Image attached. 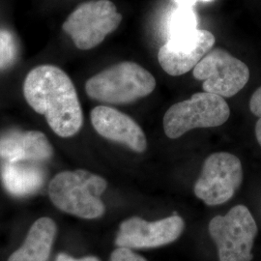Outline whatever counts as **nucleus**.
I'll list each match as a JSON object with an SVG mask.
<instances>
[{"label": "nucleus", "instance_id": "11", "mask_svg": "<svg viewBox=\"0 0 261 261\" xmlns=\"http://www.w3.org/2000/svg\"><path fill=\"white\" fill-rule=\"evenodd\" d=\"M95 130L105 139L118 142L137 153L147 148V140L140 125L129 115L111 107L98 106L90 113Z\"/></svg>", "mask_w": 261, "mask_h": 261}, {"label": "nucleus", "instance_id": "16", "mask_svg": "<svg viewBox=\"0 0 261 261\" xmlns=\"http://www.w3.org/2000/svg\"><path fill=\"white\" fill-rule=\"evenodd\" d=\"M18 55V45L14 35L6 29H0V70L12 65Z\"/></svg>", "mask_w": 261, "mask_h": 261}, {"label": "nucleus", "instance_id": "13", "mask_svg": "<svg viewBox=\"0 0 261 261\" xmlns=\"http://www.w3.org/2000/svg\"><path fill=\"white\" fill-rule=\"evenodd\" d=\"M0 178L6 191L14 196L37 193L45 183V171L35 162H6L0 168Z\"/></svg>", "mask_w": 261, "mask_h": 261}, {"label": "nucleus", "instance_id": "15", "mask_svg": "<svg viewBox=\"0 0 261 261\" xmlns=\"http://www.w3.org/2000/svg\"><path fill=\"white\" fill-rule=\"evenodd\" d=\"M197 19L192 7L178 6L174 10L168 21V37L176 36L196 29Z\"/></svg>", "mask_w": 261, "mask_h": 261}, {"label": "nucleus", "instance_id": "14", "mask_svg": "<svg viewBox=\"0 0 261 261\" xmlns=\"http://www.w3.org/2000/svg\"><path fill=\"white\" fill-rule=\"evenodd\" d=\"M56 233V223L51 219H39L29 229L24 243L8 261H47Z\"/></svg>", "mask_w": 261, "mask_h": 261}, {"label": "nucleus", "instance_id": "4", "mask_svg": "<svg viewBox=\"0 0 261 261\" xmlns=\"http://www.w3.org/2000/svg\"><path fill=\"white\" fill-rule=\"evenodd\" d=\"M229 116L230 109L224 97L203 91L172 105L164 116L163 126L167 137L175 140L194 129L222 126Z\"/></svg>", "mask_w": 261, "mask_h": 261}, {"label": "nucleus", "instance_id": "18", "mask_svg": "<svg viewBox=\"0 0 261 261\" xmlns=\"http://www.w3.org/2000/svg\"><path fill=\"white\" fill-rule=\"evenodd\" d=\"M111 261H147L143 256L133 252L128 248L118 247L112 252Z\"/></svg>", "mask_w": 261, "mask_h": 261}, {"label": "nucleus", "instance_id": "20", "mask_svg": "<svg viewBox=\"0 0 261 261\" xmlns=\"http://www.w3.org/2000/svg\"><path fill=\"white\" fill-rule=\"evenodd\" d=\"M176 3H177L178 6H183V7H192L197 3L198 1H201V2H209L211 0H175Z\"/></svg>", "mask_w": 261, "mask_h": 261}, {"label": "nucleus", "instance_id": "5", "mask_svg": "<svg viewBox=\"0 0 261 261\" xmlns=\"http://www.w3.org/2000/svg\"><path fill=\"white\" fill-rule=\"evenodd\" d=\"M258 229L250 210L236 205L224 216H216L209 223L220 261H252V247Z\"/></svg>", "mask_w": 261, "mask_h": 261}, {"label": "nucleus", "instance_id": "3", "mask_svg": "<svg viewBox=\"0 0 261 261\" xmlns=\"http://www.w3.org/2000/svg\"><path fill=\"white\" fill-rule=\"evenodd\" d=\"M155 87L156 80L146 69L133 61H123L90 77L85 92L95 101L120 105L142 99Z\"/></svg>", "mask_w": 261, "mask_h": 261}, {"label": "nucleus", "instance_id": "8", "mask_svg": "<svg viewBox=\"0 0 261 261\" xmlns=\"http://www.w3.org/2000/svg\"><path fill=\"white\" fill-rule=\"evenodd\" d=\"M193 75L203 82V91L230 98L240 92L248 84L250 69L226 50L215 48L194 68Z\"/></svg>", "mask_w": 261, "mask_h": 261}, {"label": "nucleus", "instance_id": "7", "mask_svg": "<svg viewBox=\"0 0 261 261\" xmlns=\"http://www.w3.org/2000/svg\"><path fill=\"white\" fill-rule=\"evenodd\" d=\"M242 181V164L238 157L228 152H216L204 161L194 193L206 205H221L233 197Z\"/></svg>", "mask_w": 261, "mask_h": 261}, {"label": "nucleus", "instance_id": "19", "mask_svg": "<svg viewBox=\"0 0 261 261\" xmlns=\"http://www.w3.org/2000/svg\"><path fill=\"white\" fill-rule=\"evenodd\" d=\"M56 261H100V259L97 258L96 256H92V255L84 256L82 258H74L66 253H60L57 255Z\"/></svg>", "mask_w": 261, "mask_h": 261}, {"label": "nucleus", "instance_id": "1", "mask_svg": "<svg viewBox=\"0 0 261 261\" xmlns=\"http://www.w3.org/2000/svg\"><path fill=\"white\" fill-rule=\"evenodd\" d=\"M23 95L57 136L71 138L82 129L84 114L75 85L60 68L42 65L31 70L23 84Z\"/></svg>", "mask_w": 261, "mask_h": 261}, {"label": "nucleus", "instance_id": "10", "mask_svg": "<svg viewBox=\"0 0 261 261\" xmlns=\"http://www.w3.org/2000/svg\"><path fill=\"white\" fill-rule=\"evenodd\" d=\"M184 228L185 222L178 215L156 222H147L140 217H132L122 222L115 244L117 247L130 250L160 248L176 241Z\"/></svg>", "mask_w": 261, "mask_h": 261}, {"label": "nucleus", "instance_id": "2", "mask_svg": "<svg viewBox=\"0 0 261 261\" xmlns=\"http://www.w3.org/2000/svg\"><path fill=\"white\" fill-rule=\"evenodd\" d=\"M108 187L103 177L84 169L56 174L48 186V195L55 205L68 214L93 220L105 214L101 196Z\"/></svg>", "mask_w": 261, "mask_h": 261}, {"label": "nucleus", "instance_id": "17", "mask_svg": "<svg viewBox=\"0 0 261 261\" xmlns=\"http://www.w3.org/2000/svg\"><path fill=\"white\" fill-rule=\"evenodd\" d=\"M250 110L252 114L258 118L255 124V137L261 146V86L253 92L251 97Z\"/></svg>", "mask_w": 261, "mask_h": 261}, {"label": "nucleus", "instance_id": "9", "mask_svg": "<svg viewBox=\"0 0 261 261\" xmlns=\"http://www.w3.org/2000/svg\"><path fill=\"white\" fill-rule=\"evenodd\" d=\"M216 38L205 29L168 37L158 51L159 64L172 76L187 74L214 47Z\"/></svg>", "mask_w": 261, "mask_h": 261}, {"label": "nucleus", "instance_id": "12", "mask_svg": "<svg viewBox=\"0 0 261 261\" xmlns=\"http://www.w3.org/2000/svg\"><path fill=\"white\" fill-rule=\"evenodd\" d=\"M54 149L47 137L39 130L11 132L0 137V159L6 162H44Z\"/></svg>", "mask_w": 261, "mask_h": 261}, {"label": "nucleus", "instance_id": "6", "mask_svg": "<svg viewBox=\"0 0 261 261\" xmlns=\"http://www.w3.org/2000/svg\"><path fill=\"white\" fill-rule=\"evenodd\" d=\"M122 15L110 0H91L83 3L67 18L62 29L75 47L88 50L100 45L121 23Z\"/></svg>", "mask_w": 261, "mask_h": 261}]
</instances>
